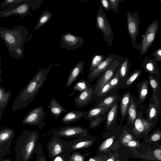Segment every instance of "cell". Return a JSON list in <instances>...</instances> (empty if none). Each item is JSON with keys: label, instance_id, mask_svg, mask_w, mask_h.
<instances>
[{"label": "cell", "instance_id": "cell-1", "mask_svg": "<svg viewBox=\"0 0 161 161\" xmlns=\"http://www.w3.org/2000/svg\"><path fill=\"white\" fill-rule=\"evenodd\" d=\"M53 66L50 64L47 68L40 69L29 81L14 102L11 108L13 112L25 108L32 102L47 79Z\"/></svg>", "mask_w": 161, "mask_h": 161}, {"label": "cell", "instance_id": "cell-2", "mask_svg": "<svg viewBox=\"0 0 161 161\" xmlns=\"http://www.w3.org/2000/svg\"><path fill=\"white\" fill-rule=\"evenodd\" d=\"M38 138L37 130L23 131L16 141L14 161H29L33 159Z\"/></svg>", "mask_w": 161, "mask_h": 161}, {"label": "cell", "instance_id": "cell-3", "mask_svg": "<svg viewBox=\"0 0 161 161\" xmlns=\"http://www.w3.org/2000/svg\"><path fill=\"white\" fill-rule=\"evenodd\" d=\"M28 34V30L21 25L12 29L0 27V36L9 52L17 48H24Z\"/></svg>", "mask_w": 161, "mask_h": 161}, {"label": "cell", "instance_id": "cell-4", "mask_svg": "<svg viewBox=\"0 0 161 161\" xmlns=\"http://www.w3.org/2000/svg\"><path fill=\"white\" fill-rule=\"evenodd\" d=\"M95 19L96 27L102 32L103 40L107 42V45L111 47L112 44L114 34L111 25L108 20L107 14L103 11L101 5L99 6Z\"/></svg>", "mask_w": 161, "mask_h": 161}, {"label": "cell", "instance_id": "cell-5", "mask_svg": "<svg viewBox=\"0 0 161 161\" xmlns=\"http://www.w3.org/2000/svg\"><path fill=\"white\" fill-rule=\"evenodd\" d=\"M42 3L40 0H24L18 6L9 10H2L0 11V17H6L14 15H19L21 17H25L30 14L31 8L36 10L41 6Z\"/></svg>", "mask_w": 161, "mask_h": 161}, {"label": "cell", "instance_id": "cell-6", "mask_svg": "<svg viewBox=\"0 0 161 161\" xmlns=\"http://www.w3.org/2000/svg\"><path fill=\"white\" fill-rule=\"evenodd\" d=\"M159 27L158 19L153 21L147 26L143 35L141 43L138 45V50L140 51L141 55H145L152 45L155 39Z\"/></svg>", "mask_w": 161, "mask_h": 161}, {"label": "cell", "instance_id": "cell-7", "mask_svg": "<svg viewBox=\"0 0 161 161\" xmlns=\"http://www.w3.org/2000/svg\"><path fill=\"white\" fill-rule=\"evenodd\" d=\"M145 107L144 105L139 106L137 118L133 126L130 128L132 132L136 136L147 134L156 125L149 122L144 118L143 110Z\"/></svg>", "mask_w": 161, "mask_h": 161}, {"label": "cell", "instance_id": "cell-8", "mask_svg": "<svg viewBox=\"0 0 161 161\" xmlns=\"http://www.w3.org/2000/svg\"><path fill=\"white\" fill-rule=\"evenodd\" d=\"M128 31L131 38L132 46L138 50V45L136 42V38L139 35V26L140 20L138 13L134 11L131 14L128 11L127 14Z\"/></svg>", "mask_w": 161, "mask_h": 161}, {"label": "cell", "instance_id": "cell-9", "mask_svg": "<svg viewBox=\"0 0 161 161\" xmlns=\"http://www.w3.org/2000/svg\"><path fill=\"white\" fill-rule=\"evenodd\" d=\"M123 58L121 57L114 61L104 73L97 78L96 83L92 87L94 93L97 92L114 76L124 58Z\"/></svg>", "mask_w": 161, "mask_h": 161}, {"label": "cell", "instance_id": "cell-10", "mask_svg": "<svg viewBox=\"0 0 161 161\" xmlns=\"http://www.w3.org/2000/svg\"><path fill=\"white\" fill-rule=\"evenodd\" d=\"M46 115L43 107L39 106L32 109L23 119L22 124L34 125L42 130L45 125L44 119Z\"/></svg>", "mask_w": 161, "mask_h": 161}, {"label": "cell", "instance_id": "cell-11", "mask_svg": "<svg viewBox=\"0 0 161 161\" xmlns=\"http://www.w3.org/2000/svg\"><path fill=\"white\" fill-rule=\"evenodd\" d=\"M68 144L60 137L53 135L47 144V155L52 159L58 155L67 151Z\"/></svg>", "mask_w": 161, "mask_h": 161}, {"label": "cell", "instance_id": "cell-12", "mask_svg": "<svg viewBox=\"0 0 161 161\" xmlns=\"http://www.w3.org/2000/svg\"><path fill=\"white\" fill-rule=\"evenodd\" d=\"M146 113L147 119L156 125L159 117L161 116V101L152 94L146 109Z\"/></svg>", "mask_w": 161, "mask_h": 161}, {"label": "cell", "instance_id": "cell-13", "mask_svg": "<svg viewBox=\"0 0 161 161\" xmlns=\"http://www.w3.org/2000/svg\"><path fill=\"white\" fill-rule=\"evenodd\" d=\"M84 42L82 37L67 32L61 35L60 46L67 50H74L82 46Z\"/></svg>", "mask_w": 161, "mask_h": 161}, {"label": "cell", "instance_id": "cell-14", "mask_svg": "<svg viewBox=\"0 0 161 161\" xmlns=\"http://www.w3.org/2000/svg\"><path fill=\"white\" fill-rule=\"evenodd\" d=\"M120 58L118 55L110 54L92 71L88 72L87 79L89 82H93L102 75L110 66L112 62Z\"/></svg>", "mask_w": 161, "mask_h": 161}, {"label": "cell", "instance_id": "cell-15", "mask_svg": "<svg viewBox=\"0 0 161 161\" xmlns=\"http://www.w3.org/2000/svg\"><path fill=\"white\" fill-rule=\"evenodd\" d=\"M88 129L84 128L80 126H71L68 125L60 127L53 132V135L60 137H69L79 135H86Z\"/></svg>", "mask_w": 161, "mask_h": 161}, {"label": "cell", "instance_id": "cell-16", "mask_svg": "<svg viewBox=\"0 0 161 161\" xmlns=\"http://www.w3.org/2000/svg\"><path fill=\"white\" fill-rule=\"evenodd\" d=\"M92 87L80 92L75 98L74 101L76 106L79 108L82 107L96 100V94L93 92Z\"/></svg>", "mask_w": 161, "mask_h": 161}, {"label": "cell", "instance_id": "cell-17", "mask_svg": "<svg viewBox=\"0 0 161 161\" xmlns=\"http://www.w3.org/2000/svg\"><path fill=\"white\" fill-rule=\"evenodd\" d=\"M139 109V105L137 99L131 94L127 111L126 125L127 126L131 128L132 127L137 118Z\"/></svg>", "mask_w": 161, "mask_h": 161}, {"label": "cell", "instance_id": "cell-18", "mask_svg": "<svg viewBox=\"0 0 161 161\" xmlns=\"http://www.w3.org/2000/svg\"><path fill=\"white\" fill-rule=\"evenodd\" d=\"M120 96L118 92H111L100 97H97L93 107L111 108L116 102H119Z\"/></svg>", "mask_w": 161, "mask_h": 161}, {"label": "cell", "instance_id": "cell-19", "mask_svg": "<svg viewBox=\"0 0 161 161\" xmlns=\"http://www.w3.org/2000/svg\"><path fill=\"white\" fill-rule=\"evenodd\" d=\"M119 102H116L108 111L105 122L106 130L113 129L116 125L119 108Z\"/></svg>", "mask_w": 161, "mask_h": 161}, {"label": "cell", "instance_id": "cell-20", "mask_svg": "<svg viewBox=\"0 0 161 161\" xmlns=\"http://www.w3.org/2000/svg\"><path fill=\"white\" fill-rule=\"evenodd\" d=\"M84 66V61H80L73 67L69 74L65 85L66 87L70 86L80 74H83Z\"/></svg>", "mask_w": 161, "mask_h": 161}, {"label": "cell", "instance_id": "cell-21", "mask_svg": "<svg viewBox=\"0 0 161 161\" xmlns=\"http://www.w3.org/2000/svg\"><path fill=\"white\" fill-rule=\"evenodd\" d=\"M130 91L125 92L120 96L119 100V105L120 112V123L122 124L126 119L127 115V111L130 103L131 96Z\"/></svg>", "mask_w": 161, "mask_h": 161}, {"label": "cell", "instance_id": "cell-22", "mask_svg": "<svg viewBox=\"0 0 161 161\" xmlns=\"http://www.w3.org/2000/svg\"><path fill=\"white\" fill-rule=\"evenodd\" d=\"M149 84L152 89V94L157 96L161 101V88L160 84V73L155 75L149 74Z\"/></svg>", "mask_w": 161, "mask_h": 161}, {"label": "cell", "instance_id": "cell-23", "mask_svg": "<svg viewBox=\"0 0 161 161\" xmlns=\"http://www.w3.org/2000/svg\"><path fill=\"white\" fill-rule=\"evenodd\" d=\"M149 84L148 80L145 79L137 85L138 93L137 99L139 106L144 105V103L148 96Z\"/></svg>", "mask_w": 161, "mask_h": 161}, {"label": "cell", "instance_id": "cell-24", "mask_svg": "<svg viewBox=\"0 0 161 161\" xmlns=\"http://www.w3.org/2000/svg\"><path fill=\"white\" fill-rule=\"evenodd\" d=\"M141 66L144 70L149 74L155 75L159 72L158 64L153 58L146 57L143 59Z\"/></svg>", "mask_w": 161, "mask_h": 161}, {"label": "cell", "instance_id": "cell-25", "mask_svg": "<svg viewBox=\"0 0 161 161\" xmlns=\"http://www.w3.org/2000/svg\"><path fill=\"white\" fill-rule=\"evenodd\" d=\"M85 111L73 110L68 112L62 119L63 124H67L77 121L84 117Z\"/></svg>", "mask_w": 161, "mask_h": 161}, {"label": "cell", "instance_id": "cell-26", "mask_svg": "<svg viewBox=\"0 0 161 161\" xmlns=\"http://www.w3.org/2000/svg\"><path fill=\"white\" fill-rule=\"evenodd\" d=\"M48 108L50 110L51 113L58 120L59 116L63 113L67 112V110L54 98H52L50 101Z\"/></svg>", "mask_w": 161, "mask_h": 161}, {"label": "cell", "instance_id": "cell-27", "mask_svg": "<svg viewBox=\"0 0 161 161\" xmlns=\"http://www.w3.org/2000/svg\"><path fill=\"white\" fill-rule=\"evenodd\" d=\"M110 108L107 107H93L89 109L84 116V119L89 120L97 117L108 111Z\"/></svg>", "mask_w": 161, "mask_h": 161}, {"label": "cell", "instance_id": "cell-28", "mask_svg": "<svg viewBox=\"0 0 161 161\" xmlns=\"http://www.w3.org/2000/svg\"><path fill=\"white\" fill-rule=\"evenodd\" d=\"M11 95L10 91L7 92L0 86V121L1 120L3 111L8 105Z\"/></svg>", "mask_w": 161, "mask_h": 161}, {"label": "cell", "instance_id": "cell-29", "mask_svg": "<svg viewBox=\"0 0 161 161\" xmlns=\"http://www.w3.org/2000/svg\"><path fill=\"white\" fill-rule=\"evenodd\" d=\"M0 146L11 139H13L15 133L13 129L0 127Z\"/></svg>", "mask_w": 161, "mask_h": 161}, {"label": "cell", "instance_id": "cell-30", "mask_svg": "<svg viewBox=\"0 0 161 161\" xmlns=\"http://www.w3.org/2000/svg\"><path fill=\"white\" fill-rule=\"evenodd\" d=\"M131 63L127 58H125L120 64L119 67V75L123 83L129 76V73Z\"/></svg>", "mask_w": 161, "mask_h": 161}, {"label": "cell", "instance_id": "cell-31", "mask_svg": "<svg viewBox=\"0 0 161 161\" xmlns=\"http://www.w3.org/2000/svg\"><path fill=\"white\" fill-rule=\"evenodd\" d=\"M142 71L140 69H135L125 80L121 88H126L130 87L141 75Z\"/></svg>", "mask_w": 161, "mask_h": 161}, {"label": "cell", "instance_id": "cell-32", "mask_svg": "<svg viewBox=\"0 0 161 161\" xmlns=\"http://www.w3.org/2000/svg\"><path fill=\"white\" fill-rule=\"evenodd\" d=\"M109 82L112 92H117L121 88L123 82L120 76L119 68L114 76Z\"/></svg>", "mask_w": 161, "mask_h": 161}, {"label": "cell", "instance_id": "cell-33", "mask_svg": "<svg viewBox=\"0 0 161 161\" xmlns=\"http://www.w3.org/2000/svg\"><path fill=\"white\" fill-rule=\"evenodd\" d=\"M53 15L51 12L48 10L44 11L40 16L37 24L35 28L36 31L42 26L47 24L52 18Z\"/></svg>", "mask_w": 161, "mask_h": 161}, {"label": "cell", "instance_id": "cell-34", "mask_svg": "<svg viewBox=\"0 0 161 161\" xmlns=\"http://www.w3.org/2000/svg\"><path fill=\"white\" fill-rule=\"evenodd\" d=\"M24 0H4L0 4L1 10H9L18 6Z\"/></svg>", "mask_w": 161, "mask_h": 161}, {"label": "cell", "instance_id": "cell-35", "mask_svg": "<svg viewBox=\"0 0 161 161\" xmlns=\"http://www.w3.org/2000/svg\"><path fill=\"white\" fill-rule=\"evenodd\" d=\"M104 55L96 54L93 56L89 67L88 72L92 71L106 58Z\"/></svg>", "mask_w": 161, "mask_h": 161}, {"label": "cell", "instance_id": "cell-36", "mask_svg": "<svg viewBox=\"0 0 161 161\" xmlns=\"http://www.w3.org/2000/svg\"><path fill=\"white\" fill-rule=\"evenodd\" d=\"M88 81L86 79H82L78 81L73 87L74 92L78 91L80 92L92 87Z\"/></svg>", "mask_w": 161, "mask_h": 161}, {"label": "cell", "instance_id": "cell-37", "mask_svg": "<svg viewBox=\"0 0 161 161\" xmlns=\"http://www.w3.org/2000/svg\"><path fill=\"white\" fill-rule=\"evenodd\" d=\"M93 143L92 140H86L75 143H68V147L67 151H73L86 147L90 146Z\"/></svg>", "mask_w": 161, "mask_h": 161}, {"label": "cell", "instance_id": "cell-38", "mask_svg": "<svg viewBox=\"0 0 161 161\" xmlns=\"http://www.w3.org/2000/svg\"><path fill=\"white\" fill-rule=\"evenodd\" d=\"M108 111L99 116L89 120V127L91 128H94L98 126L104 120H105Z\"/></svg>", "mask_w": 161, "mask_h": 161}, {"label": "cell", "instance_id": "cell-39", "mask_svg": "<svg viewBox=\"0 0 161 161\" xmlns=\"http://www.w3.org/2000/svg\"><path fill=\"white\" fill-rule=\"evenodd\" d=\"M34 154H36V161H47L43 152V147L41 143H38L36 145Z\"/></svg>", "mask_w": 161, "mask_h": 161}, {"label": "cell", "instance_id": "cell-40", "mask_svg": "<svg viewBox=\"0 0 161 161\" xmlns=\"http://www.w3.org/2000/svg\"><path fill=\"white\" fill-rule=\"evenodd\" d=\"M13 140L11 139L0 146V159L9 154Z\"/></svg>", "mask_w": 161, "mask_h": 161}, {"label": "cell", "instance_id": "cell-41", "mask_svg": "<svg viewBox=\"0 0 161 161\" xmlns=\"http://www.w3.org/2000/svg\"><path fill=\"white\" fill-rule=\"evenodd\" d=\"M111 92H112V90L108 81L96 93L97 98L103 97Z\"/></svg>", "mask_w": 161, "mask_h": 161}, {"label": "cell", "instance_id": "cell-42", "mask_svg": "<svg viewBox=\"0 0 161 161\" xmlns=\"http://www.w3.org/2000/svg\"><path fill=\"white\" fill-rule=\"evenodd\" d=\"M150 142H155L161 140V129L158 128L153 131L149 137Z\"/></svg>", "mask_w": 161, "mask_h": 161}, {"label": "cell", "instance_id": "cell-43", "mask_svg": "<svg viewBox=\"0 0 161 161\" xmlns=\"http://www.w3.org/2000/svg\"><path fill=\"white\" fill-rule=\"evenodd\" d=\"M115 136H113L106 139L100 145L99 150L100 151H103L109 147L112 144Z\"/></svg>", "mask_w": 161, "mask_h": 161}, {"label": "cell", "instance_id": "cell-44", "mask_svg": "<svg viewBox=\"0 0 161 161\" xmlns=\"http://www.w3.org/2000/svg\"><path fill=\"white\" fill-rule=\"evenodd\" d=\"M11 56L16 59H20L23 58L24 48H19L9 52Z\"/></svg>", "mask_w": 161, "mask_h": 161}, {"label": "cell", "instance_id": "cell-45", "mask_svg": "<svg viewBox=\"0 0 161 161\" xmlns=\"http://www.w3.org/2000/svg\"><path fill=\"white\" fill-rule=\"evenodd\" d=\"M69 156V153L65 152L52 159L51 161H68Z\"/></svg>", "mask_w": 161, "mask_h": 161}, {"label": "cell", "instance_id": "cell-46", "mask_svg": "<svg viewBox=\"0 0 161 161\" xmlns=\"http://www.w3.org/2000/svg\"><path fill=\"white\" fill-rule=\"evenodd\" d=\"M68 161H84V158L79 153H74L69 156Z\"/></svg>", "mask_w": 161, "mask_h": 161}, {"label": "cell", "instance_id": "cell-47", "mask_svg": "<svg viewBox=\"0 0 161 161\" xmlns=\"http://www.w3.org/2000/svg\"><path fill=\"white\" fill-rule=\"evenodd\" d=\"M112 10L114 12L117 13L119 3L124 0H109Z\"/></svg>", "mask_w": 161, "mask_h": 161}, {"label": "cell", "instance_id": "cell-48", "mask_svg": "<svg viewBox=\"0 0 161 161\" xmlns=\"http://www.w3.org/2000/svg\"><path fill=\"white\" fill-rule=\"evenodd\" d=\"M101 5L107 11L112 10V8L109 0H101L100 1Z\"/></svg>", "mask_w": 161, "mask_h": 161}, {"label": "cell", "instance_id": "cell-49", "mask_svg": "<svg viewBox=\"0 0 161 161\" xmlns=\"http://www.w3.org/2000/svg\"><path fill=\"white\" fill-rule=\"evenodd\" d=\"M153 58L156 61L161 62V48L156 50L152 54Z\"/></svg>", "mask_w": 161, "mask_h": 161}, {"label": "cell", "instance_id": "cell-50", "mask_svg": "<svg viewBox=\"0 0 161 161\" xmlns=\"http://www.w3.org/2000/svg\"><path fill=\"white\" fill-rule=\"evenodd\" d=\"M138 142L136 141L132 140L128 142L126 144V146L130 147H136L138 146Z\"/></svg>", "mask_w": 161, "mask_h": 161}, {"label": "cell", "instance_id": "cell-51", "mask_svg": "<svg viewBox=\"0 0 161 161\" xmlns=\"http://www.w3.org/2000/svg\"><path fill=\"white\" fill-rule=\"evenodd\" d=\"M161 154V148H157L154 150L153 152L154 156Z\"/></svg>", "mask_w": 161, "mask_h": 161}, {"label": "cell", "instance_id": "cell-52", "mask_svg": "<svg viewBox=\"0 0 161 161\" xmlns=\"http://www.w3.org/2000/svg\"><path fill=\"white\" fill-rule=\"evenodd\" d=\"M88 161H103V160L97 158H92L89 159Z\"/></svg>", "mask_w": 161, "mask_h": 161}, {"label": "cell", "instance_id": "cell-53", "mask_svg": "<svg viewBox=\"0 0 161 161\" xmlns=\"http://www.w3.org/2000/svg\"><path fill=\"white\" fill-rule=\"evenodd\" d=\"M154 157L157 160L161 161V154L155 156Z\"/></svg>", "mask_w": 161, "mask_h": 161}, {"label": "cell", "instance_id": "cell-54", "mask_svg": "<svg viewBox=\"0 0 161 161\" xmlns=\"http://www.w3.org/2000/svg\"><path fill=\"white\" fill-rule=\"evenodd\" d=\"M115 157L112 156L108 159L106 161H115Z\"/></svg>", "mask_w": 161, "mask_h": 161}, {"label": "cell", "instance_id": "cell-55", "mask_svg": "<svg viewBox=\"0 0 161 161\" xmlns=\"http://www.w3.org/2000/svg\"><path fill=\"white\" fill-rule=\"evenodd\" d=\"M0 161H13L12 159L11 158H2L0 159Z\"/></svg>", "mask_w": 161, "mask_h": 161}, {"label": "cell", "instance_id": "cell-56", "mask_svg": "<svg viewBox=\"0 0 161 161\" xmlns=\"http://www.w3.org/2000/svg\"><path fill=\"white\" fill-rule=\"evenodd\" d=\"M161 3V0H158Z\"/></svg>", "mask_w": 161, "mask_h": 161}, {"label": "cell", "instance_id": "cell-57", "mask_svg": "<svg viewBox=\"0 0 161 161\" xmlns=\"http://www.w3.org/2000/svg\"><path fill=\"white\" fill-rule=\"evenodd\" d=\"M116 161H120V160H119V159H118V160H116Z\"/></svg>", "mask_w": 161, "mask_h": 161}]
</instances>
